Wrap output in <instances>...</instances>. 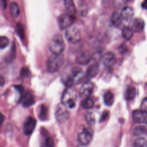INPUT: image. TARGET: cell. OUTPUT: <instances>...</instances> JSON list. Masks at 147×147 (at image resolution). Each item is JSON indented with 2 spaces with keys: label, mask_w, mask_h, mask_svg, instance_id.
I'll use <instances>...</instances> for the list:
<instances>
[{
  "label": "cell",
  "mask_w": 147,
  "mask_h": 147,
  "mask_svg": "<svg viewBox=\"0 0 147 147\" xmlns=\"http://www.w3.org/2000/svg\"><path fill=\"white\" fill-rule=\"evenodd\" d=\"M108 115H109V113H108L107 111H103V113H102V115H101V116L100 117L99 122H102L104 121H105L107 119V118L108 117Z\"/></svg>",
  "instance_id": "cell-32"
},
{
  "label": "cell",
  "mask_w": 147,
  "mask_h": 147,
  "mask_svg": "<svg viewBox=\"0 0 147 147\" xmlns=\"http://www.w3.org/2000/svg\"><path fill=\"white\" fill-rule=\"evenodd\" d=\"M134 147H147V140L143 137L137 138L133 144Z\"/></svg>",
  "instance_id": "cell-28"
},
{
  "label": "cell",
  "mask_w": 147,
  "mask_h": 147,
  "mask_svg": "<svg viewBox=\"0 0 147 147\" xmlns=\"http://www.w3.org/2000/svg\"><path fill=\"white\" fill-rule=\"evenodd\" d=\"M145 26L144 21L140 18H136L133 23L132 25V30L134 32L139 33L141 32Z\"/></svg>",
  "instance_id": "cell-16"
},
{
  "label": "cell",
  "mask_w": 147,
  "mask_h": 147,
  "mask_svg": "<svg viewBox=\"0 0 147 147\" xmlns=\"http://www.w3.org/2000/svg\"><path fill=\"white\" fill-rule=\"evenodd\" d=\"M48 110L47 107L44 105H40L38 114L39 118L42 121H45L48 118Z\"/></svg>",
  "instance_id": "cell-26"
},
{
  "label": "cell",
  "mask_w": 147,
  "mask_h": 147,
  "mask_svg": "<svg viewBox=\"0 0 147 147\" xmlns=\"http://www.w3.org/2000/svg\"><path fill=\"white\" fill-rule=\"evenodd\" d=\"M92 138V132L90 128H84L78 135L79 142L83 145H88Z\"/></svg>",
  "instance_id": "cell-7"
},
{
  "label": "cell",
  "mask_w": 147,
  "mask_h": 147,
  "mask_svg": "<svg viewBox=\"0 0 147 147\" xmlns=\"http://www.w3.org/2000/svg\"><path fill=\"white\" fill-rule=\"evenodd\" d=\"M45 145L46 147H53L54 146V142L53 139L50 137H47L45 140Z\"/></svg>",
  "instance_id": "cell-31"
},
{
  "label": "cell",
  "mask_w": 147,
  "mask_h": 147,
  "mask_svg": "<svg viewBox=\"0 0 147 147\" xmlns=\"http://www.w3.org/2000/svg\"><path fill=\"white\" fill-rule=\"evenodd\" d=\"M64 4L66 10L69 13V14L73 15L75 13L76 8L72 0H65L64 1Z\"/></svg>",
  "instance_id": "cell-19"
},
{
  "label": "cell",
  "mask_w": 147,
  "mask_h": 147,
  "mask_svg": "<svg viewBox=\"0 0 147 147\" xmlns=\"http://www.w3.org/2000/svg\"><path fill=\"white\" fill-rule=\"evenodd\" d=\"M9 43L8 38L6 36H1L0 37V48L1 49L5 48Z\"/></svg>",
  "instance_id": "cell-30"
},
{
  "label": "cell",
  "mask_w": 147,
  "mask_h": 147,
  "mask_svg": "<svg viewBox=\"0 0 147 147\" xmlns=\"http://www.w3.org/2000/svg\"><path fill=\"white\" fill-rule=\"evenodd\" d=\"M136 95V89L134 87H129L125 93V98L126 100H130L134 98Z\"/></svg>",
  "instance_id": "cell-21"
},
{
  "label": "cell",
  "mask_w": 147,
  "mask_h": 147,
  "mask_svg": "<svg viewBox=\"0 0 147 147\" xmlns=\"http://www.w3.org/2000/svg\"><path fill=\"white\" fill-rule=\"evenodd\" d=\"M48 47L53 55H61L65 48V43L62 36L60 34L53 35L49 41Z\"/></svg>",
  "instance_id": "cell-2"
},
{
  "label": "cell",
  "mask_w": 147,
  "mask_h": 147,
  "mask_svg": "<svg viewBox=\"0 0 147 147\" xmlns=\"http://www.w3.org/2000/svg\"><path fill=\"white\" fill-rule=\"evenodd\" d=\"M94 84L91 82H86L83 84L79 90V95L80 97L88 98L93 92Z\"/></svg>",
  "instance_id": "cell-8"
},
{
  "label": "cell",
  "mask_w": 147,
  "mask_h": 147,
  "mask_svg": "<svg viewBox=\"0 0 147 147\" xmlns=\"http://www.w3.org/2000/svg\"><path fill=\"white\" fill-rule=\"evenodd\" d=\"M122 34L126 40H129L133 35V30L128 26H124L122 29Z\"/></svg>",
  "instance_id": "cell-24"
},
{
  "label": "cell",
  "mask_w": 147,
  "mask_h": 147,
  "mask_svg": "<svg viewBox=\"0 0 147 147\" xmlns=\"http://www.w3.org/2000/svg\"><path fill=\"white\" fill-rule=\"evenodd\" d=\"M133 134L136 136L142 135L147 136V127L144 126H137L133 130Z\"/></svg>",
  "instance_id": "cell-25"
},
{
  "label": "cell",
  "mask_w": 147,
  "mask_h": 147,
  "mask_svg": "<svg viewBox=\"0 0 147 147\" xmlns=\"http://www.w3.org/2000/svg\"><path fill=\"white\" fill-rule=\"evenodd\" d=\"M99 72V65L96 63H94L90 65L86 70V75L88 78L95 77Z\"/></svg>",
  "instance_id": "cell-17"
},
{
  "label": "cell",
  "mask_w": 147,
  "mask_h": 147,
  "mask_svg": "<svg viewBox=\"0 0 147 147\" xmlns=\"http://www.w3.org/2000/svg\"><path fill=\"white\" fill-rule=\"evenodd\" d=\"M132 117L134 122L147 124V111L142 110H136L133 112Z\"/></svg>",
  "instance_id": "cell-9"
},
{
  "label": "cell",
  "mask_w": 147,
  "mask_h": 147,
  "mask_svg": "<svg viewBox=\"0 0 147 147\" xmlns=\"http://www.w3.org/2000/svg\"><path fill=\"white\" fill-rule=\"evenodd\" d=\"M28 69H25V68H22L21 71V75L24 77V76H28Z\"/></svg>",
  "instance_id": "cell-35"
},
{
  "label": "cell",
  "mask_w": 147,
  "mask_h": 147,
  "mask_svg": "<svg viewBox=\"0 0 147 147\" xmlns=\"http://www.w3.org/2000/svg\"><path fill=\"white\" fill-rule=\"evenodd\" d=\"M85 120L86 122L90 126H93L95 123V118L94 114L91 112H87L85 114Z\"/></svg>",
  "instance_id": "cell-27"
},
{
  "label": "cell",
  "mask_w": 147,
  "mask_h": 147,
  "mask_svg": "<svg viewBox=\"0 0 147 147\" xmlns=\"http://www.w3.org/2000/svg\"><path fill=\"white\" fill-rule=\"evenodd\" d=\"M0 118H1V124H2V122H3V119H4V116L3 115V114H2V113L1 114Z\"/></svg>",
  "instance_id": "cell-39"
},
{
  "label": "cell",
  "mask_w": 147,
  "mask_h": 147,
  "mask_svg": "<svg viewBox=\"0 0 147 147\" xmlns=\"http://www.w3.org/2000/svg\"><path fill=\"white\" fill-rule=\"evenodd\" d=\"M114 95L111 91H107L103 95V101L106 105L108 106H111L114 103Z\"/></svg>",
  "instance_id": "cell-20"
},
{
  "label": "cell",
  "mask_w": 147,
  "mask_h": 147,
  "mask_svg": "<svg viewBox=\"0 0 147 147\" xmlns=\"http://www.w3.org/2000/svg\"><path fill=\"white\" fill-rule=\"evenodd\" d=\"M16 29L18 34L19 35L20 37L21 40H24L25 37V33H24V30L23 28L22 25L20 23H17L16 25Z\"/></svg>",
  "instance_id": "cell-29"
},
{
  "label": "cell",
  "mask_w": 147,
  "mask_h": 147,
  "mask_svg": "<svg viewBox=\"0 0 147 147\" xmlns=\"http://www.w3.org/2000/svg\"><path fill=\"white\" fill-rule=\"evenodd\" d=\"M122 18L121 14L117 11L113 13L111 16V21L112 24L116 27H118L121 25Z\"/></svg>",
  "instance_id": "cell-18"
},
{
  "label": "cell",
  "mask_w": 147,
  "mask_h": 147,
  "mask_svg": "<svg viewBox=\"0 0 147 147\" xmlns=\"http://www.w3.org/2000/svg\"><path fill=\"white\" fill-rule=\"evenodd\" d=\"M80 105L81 106L86 109H92L94 106V102L93 101V100L88 97V98H86L84 99H83L81 103H80Z\"/></svg>",
  "instance_id": "cell-23"
},
{
  "label": "cell",
  "mask_w": 147,
  "mask_h": 147,
  "mask_svg": "<svg viewBox=\"0 0 147 147\" xmlns=\"http://www.w3.org/2000/svg\"><path fill=\"white\" fill-rule=\"evenodd\" d=\"M102 63L106 67H111L113 65L116 61L115 55L111 52H107L105 53L101 58Z\"/></svg>",
  "instance_id": "cell-11"
},
{
  "label": "cell",
  "mask_w": 147,
  "mask_h": 147,
  "mask_svg": "<svg viewBox=\"0 0 147 147\" xmlns=\"http://www.w3.org/2000/svg\"><path fill=\"white\" fill-rule=\"evenodd\" d=\"M55 117L59 122L63 123L68 119L69 113L65 109L59 108L55 113Z\"/></svg>",
  "instance_id": "cell-12"
},
{
  "label": "cell",
  "mask_w": 147,
  "mask_h": 147,
  "mask_svg": "<svg viewBox=\"0 0 147 147\" xmlns=\"http://www.w3.org/2000/svg\"><path fill=\"white\" fill-rule=\"evenodd\" d=\"M91 55L87 51L81 53L76 57V62L81 65H86L88 64L91 60Z\"/></svg>",
  "instance_id": "cell-14"
},
{
  "label": "cell",
  "mask_w": 147,
  "mask_h": 147,
  "mask_svg": "<svg viewBox=\"0 0 147 147\" xmlns=\"http://www.w3.org/2000/svg\"><path fill=\"white\" fill-rule=\"evenodd\" d=\"M14 87H15V88L20 92V94H21V95L22 94H23L24 91V87H23L22 86H21V85H16V86H14ZM23 95H24V94H23Z\"/></svg>",
  "instance_id": "cell-34"
},
{
  "label": "cell",
  "mask_w": 147,
  "mask_h": 147,
  "mask_svg": "<svg viewBox=\"0 0 147 147\" xmlns=\"http://www.w3.org/2000/svg\"><path fill=\"white\" fill-rule=\"evenodd\" d=\"M5 83V79L3 78V77L2 76H1V78H0V83H1V86H3V84Z\"/></svg>",
  "instance_id": "cell-37"
},
{
  "label": "cell",
  "mask_w": 147,
  "mask_h": 147,
  "mask_svg": "<svg viewBox=\"0 0 147 147\" xmlns=\"http://www.w3.org/2000/svg\"><path fill=\"white\" fill-rule=\"evenodd\" d=\"M142 7L145 9H147V1H144L142 3Z\"/></svg>",
  "instance_id": "cell-36"
},
{
  "label": "cell",
  "mask_w": 147,
  "mask_h": 147,
  "mask_svg": "<svg viewBox=\"0 0 147 147\" xmlns=\"http://www.w3.org/2000/svg\"><path fill=\"white\" fill-rule=\"evenodd\" d=\"M120 14L122 20L129 21L134 16V10L130 6H125L122 9Z\"/></svg>",
  "instance_id": "cell-15"
},
{
  "label": "cell",
  "mask_w": 147,
  "mask_h": 147,
  "mask_svg": "<svg viewBox=\"0 0 147 147\" xmlns=\"http://www.w3.org/2000/svg\"><path fill=\"white\" fill-rule=\"evenodd\" d=\"M84 72L81 68L74 67L71 70L70 74L67 75H64L61 78V81L68 87L72 85L80 83L84 78Z\"/></svg>",
  "instance_id": "cell-1"
},
{
  "label": "cell",
  "mask_w": 147,
  "mask_h": 147,
  "mask_svg": "<svg viewBox=\"0 0 147 147\" xmlns=\"http://www.w3.org/2000/svg\"><path fill=\"white\" fill-rule=\"evenodd\" d=\"M64 63V57L62 55H51L47 63V69L50 73L57 72Z\"/></svg>",
  "instance_id": "cell-4"
},
{
  "label": "cell",
  "mask_w": 147,
  "mask_h": 147,
  "mask_svg": "<svg viewBox=\"0 0 147 147\" xmlns=\"http://www.w3.org/2000/svg\"><path fill=\"white\" fill-rule=\"evenodd\" d=\"M77 98L76 92L71 87L65 89L61 96V102L65 106L69 109H73L76 105Z\"/></svg>",
  "instance_id": "cell-3"
},
{
  "label": "cell",
  "mask_w": 147,
  "mask_h": 147,
  "mask_svg": "<svg viewBox=\"0 0 147 147\" xmlns=\"http://www.w3.org/2000/svg\"><path fill=\"white\" fill-rule=\"evenodd\" d=\"M65 36L68 41L71 43L78 42L81 38L79 29L76 26H71L68 28L65 32Z\"/></svg>",
  "instance_id": "cell-5"
},
{
  "label": "cell",
  "mask_w": 147,
  "mask_h": 147,
  "mask_svg": "<svg viewBox=\"0 0 147 147\" xmlns=\"http://www.w3.org/2000/svg\"><path fill=\"white\" fill-rule=\"evenodd\" d=\"M140 107H141V110L147 111V98H145L142 100V102H141Z\"/></svg>",
  "instance_id": "cell-33"
},
{
  "label": "cell",
  "mask_w": 147,
  "mask_h": 147,
  "mask_svg": "<svg viewBox=\"0 0 147 147\" xmlns=\"http://www.w3.org/2000/svg\"><path fill=\"white\" fill-rule=\"evenodd\" d=\"M22 105L25 107H29L33 105L35 102V99L32 94L29 92L26 91L22 96L21 100Z\"/></svg>",
  "instance_id": "cell-13"
},
{
  "label": "cell",
  "mask_w": 147,
  "mask_h": 147,
  "mask_svg": "<svg viewBox=\"0 0 147 147\" xmlns=\"http://www.w3.org/2000/svg\"><path fill=\"white\" fill-rule=\"evenodd\" d=\"M75 17L69 14H62L57 19L58 25L60 29H64L72 26V24L75 21Z\"/></svg>",
  "instance_id": "cell-6"
},
{
  "label": "cell",
  "mask_w": 147,
  "mask_h": 147,
  "mask_svg": "<svg viewBox=\"0 0 147 147\" xmlns=\"http://www.w3.org/2000/svg\"><path fill=\"white\" fill-rule=\"evenodd\" d=\"M10 13L14 18H17L20 15V10L17 3L16 2H12L10 6Z\"/></svg>",
  "instance_id": "cell-22"
},
{
  "label": "cell",
  "mask_w": 147,
  "mask_h": 147,
  "mask_svg": "<svg viewBox=\"0 0 147 147\" xmlns=\"http://www.w3.org/2000/svg\"><path fill=\"white\" fill-rule=\"evenodd\" d=\"M1 5L3 6V9H5L6 7V1L2 0L1 1Z\"/></svg>",
  "instance_id": "cell-38"
},
{
  "label": "cell",
  "mask_w": 147,
  "mask_h": 147,
  "mask_svg": "<svg viewBox=\"0 0 147 147\" xmlns=\"http://www.w3.org/2000/svg\"><path fill=\"white\" fill-rule=\"evenodd\" d=\"M36 124V119L31 117H28L26 119L24 123L23 130H24V134L26 136H29L31 134L35 128Z\"/></svg>",
  "instance_id": "cell-10"
}]
</instances>
